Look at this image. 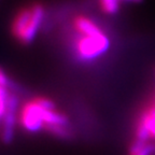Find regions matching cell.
Returning <instances> with one entry per match:
<instances>
[{"mask_svg":"<svg viewBox=\"0 0 155 155\" xmlns=\"http://www.w3.org/2000/svg\"><path fill=\"white\" fill-rule=\"evenodd\" d=\"M122 2H123V1H125V2H140L141 0H121Z\"/></svg>","mask_w":155,"mask_h":155,"instance_id":"9","label":"cell"},{"mask_svg":"<svg viewBox=\"0 0 155 155\" xmlns=\"http://www.w3.org/2000/svg\"><path fill=\"white\" fill-rule=\"evenodd\" d=\"M121 2V0H98L101 11L108 15H113L119 12Z\"/></svg>","mask_w":155,"mask_h":155,"instance_id":"6","label":"cell"},{"mask_svg":"<svg viewBox=\"0 0 155 155\" xmlns=\"http://www.w3.org/2000/svg\"><path fill=\"white\" fill-rule=\"evenodd\" d=\"M0 86L8 88V90L11 87V80L9 79V75L7 74V72L1 66H0Z\"/></svg>","mask_w":155,"mask_h":155,"instance_id":"8","label":"cell"},{"mask_svg":"<svg viewBox=\"0 0 155 155\" xmlns=\"http://www.w3.org/2000/svg\"><path fill=\"white\" fill-rule=\"evenodd\" d=\"M55 107L53 100L44 96H36L27 100L19 107L18 125L29 134H38L44 130V110Z\"/></svg>","mask_w":155,"mask_h":155,"instance_id":"3","label":"cell"},{"mask_svg":"<svg viewBox=\"0 0 155 155\" xmlns=\"http://www.w3.org/2000/svg\"><path fill=\"white\" fill-rule=\"evenodd\" d=\"M11 93L8 88L0 86V122H2L3 117L5 115V112L8 110V104H9V99Z\"/></svg>","mask_w":155,"mask_h":155,"instance_id":"7","label":"cell"},{"mask_svg":"<svg viewBox=\"0 0 155 155\" xmlns=\"http://www.w3.org/2000/svg\"><path fill=\"white\" fill-rule=\"evenodd\" d=\"M74 35L72 50L78 61L84 63L95 61L106 55L111 48V40L104 29L93 34Z\"/></svg>","mask_w":155,"mask_h":155,"instance_id":"2","label":"cell"},{"mask_svg":"<svg viewBox=\"0 0 155 155\" xmlns=\"http://www.w3.org/2000/svg\"><path fill=\"white\" fill-rule=\"evenodd\" d=\"M45 17L42 3L34 2L19 9L11 22L10 31L17 42L29 44L35 40Z\"/></svg>","mask_w":155,"mask_h":155,"instance_id":"1","label":"cell"},{"mask_svg":"<svg viewBox=\"0 0 155 155\" xmlns=\"http://www.w3.org/2000/svg\"><path fill=\"white\" fill-rule=\"evenodd\" d=\"M18 98L15 94L10 95L8 110L1 122V140L5 143H11L14 139L15 128L18 124V111H19Z\"/></svg>","mask_w":155,"mask_h":155,"instance_id":"5","label":"cell"},{"mask_svg":"<svg viewBox=\"0 0 155 155\" xmlns=\"http://www.w3.org/2000/svg\"><path fill=\"white\" fill-rule=\"evenodd\" d=\"M135 140L143 143L151 142L155 140V100L151 97L148 104L143 106L136 121Z\"/></svg>","mask_w":155,"mask_h":155,"instance_id":"4","label":"cell"}]
</instances>
